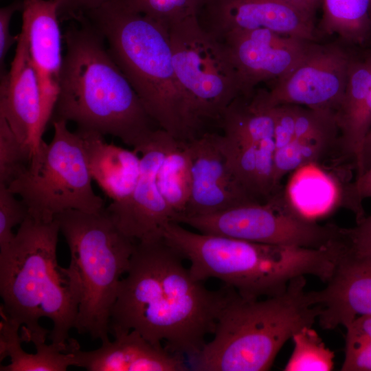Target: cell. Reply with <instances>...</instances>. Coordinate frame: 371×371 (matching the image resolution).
I'll use <instances>...</instances> for the list:
<instances>
[{
    "instance_id": "1",
    "label": "cell",
    "mask_w": 371,
    "mask_h": 371,
    "mask_svg": "<svg viewBox=\"0 0 371 371\" xmlns=\"http://www.w3.org/2000/svg\"><path fill=\"white\" fill-rule=\"evenodd\" d=\"M164 239L136 242L113 306L110 333L139 332L156 346L194 358L213 334L234 289H207Z\"/></svg>"
},
{
    "instance_id": "2",
    "label": "cell",
    "mask_w": 371,
    "mask_h": 371,
    "mask_svg": "<svg viewBox=\"0 0 371 371\" xmlns=\"http://www.w3.org/2000/svg\"><path fill=\"white\" fill-rule=\"evenodd\" d=\"M74 20L77 25L63 36L66 52L53 120L72 122L78 130L115 137L139 153L160 128L115 63L102 36L84 15Z\"/></svg>"
},
{
    "instance_id": "3",
    "label": "cell",
    "mask_w": 371,
    "mask_h": 371,
    "mask_svg": "<svg viewBox=\"0 0 371 371\" xmlns=\"http://www.w3.org/2000/svg\"><path fill=\"white\" fill-rule=\"evenodd\" d=\"M60 227L30 216L0 251L1 311L22 327V341L52 344L67 352L78 303L64 268L57 261Z\"/></svg>"
},
{
    "instance_id": "4",
    "label": "cell",
    "mask_w": 371,
    "mask_h": 371,
    "mask_svg": "<svg viewBox=\"0 0 371 371\" xmlns=\"http://www.w3.org/2000/svg\"><path fill=\"white\" fill-rule=\"evenodd\" d=\"M104 38L146 111L164 131L183 142L202 135L176 75L168 28L111 0L82 14Z\"/></svg>"
},
{
    "instance_id": "5",
    "label": "cell",
    "mask_w": 371,
    "mask_h": 371,
    "mask_svg": "<svg viewBox=\"0 0 371 371\" xmlns=\"http://www.w3.org/2000/svg\"><path fill=\"white\" fill-rule=\"evenodd\" d=\"M163 238L190 262L194 279L217 278L251 299L280 295L302 276L326 283L340 255L335 240L319 248L283 247L195 233L176 222L165 227Z\"/></svg>"
},
{
    "instance_id": "6",
    "label": "cell",
    "mask_w": 371,
    "mask_h": 371,
    "mask_svg": "<svg viewBox=\"0 0 371 371\" xmlns=\"http://www.w3.org/2000/svg\"><path fill=\"white\" fill-rule=\"evenodd\" d=\"M305 276L294 278L282 294L244 297L234 290L222 310L212 341L192 359L200 371L269 370L284 344L322 312L306 290Z\"/></svg>"
},
{
    "instance_id": "7",
    "label": "cell",
    "mask_w": 371,
    "mask_h": 371,
    "mask_svg": "<svg viewBox=\"0 0 371 371\" xmlns=\"http://www.w3.org/2000/svg\"><path fill=\"white\" fill-rule=\"evenodd\" d=\"M55 219L70 251L64 269L78 303L74 328L103 341L109 339L111 311L136 241L120 230L105 208L66 210Z\"/></svg>"
},
{
    "instance_id": "8",
    "label": "cell",
    "mask_w": 371,
    "mask_h": 371,
    "mask_svg": "<svg viewBox=\"0 0 371 371\" xmlns=\"http://www.w3.org/2000/svg\"><path fill=\"white\" fill-rule=\"evenodd\" d=\"M54 136L42 142L27 169L8 188L26 204L33 219L50 223L70 210L98 213L104 200L92 187L84 142L64 120H52Z\"/></svg>"
},
{
    "instance_id": "9",
    "label": "cell",
    "mask_w": 371,
    "mask_h": 371,
    "mask_svg": "<svg viewBox=\"0 0 371 371\" xmlns=\"http://www.w3.org/2000/svg\"><path fill=\"white\" fill-rule=\"evenodd\" d=\"M169 34L178 81L205 126L218 124L231 102L243 94L240 78L226 45L200 25L197 16L171 25Z\"/></svg>"
},
{
    "instance_id": "10",
    "label": "cell",
    "mask_w": 371,
    "mask_h": 371,
    "mask_svg": "<svg viewBox=\"0 0 371 371\" xmlns=\"http://www.w3.org/2000/svg\"><path fill=\"white\" fill-rule=\"evenodd\" d=\"M200 233L250 242L319 248L337 235L339 227L320 225L300 212L281 188L264 203H251L218 213L181 217L177 221Z\"/></svg>"
},
{
    "instance_id": "11",
    "label": "cell",
    "mask_w": 371,
    "mask_h": 371,
    "mask_svg": "<svg viewBox=\"0 0 371 371\" xmlns=\"http://www.w3.org/2000/svg\"><path fill=\"white\" fill-rule=\"evenodd\" d=\"M352 55L334 45H308L286 75L262 89L267 103L296 104L335 113L344 97Z\"/></svg>"
},
{
    "instance_id": "12",
    "label": "cell",
    "mask_w": 371,
    "mask_h": 371,
    "mask_svg": "<svg viewBox=\"0 0 371 371\" xmlns=\"http://www.w3.org/2000/svg\"><path fill=\"white\" fill-rule=\"evenodd\" d=\"M170 135L157 129L150 142L140 151L139 174L131 194L105 207L126 236L136 242L163 238L165 227L175 222V215L161 194L157 175Z\"/></svg>"
},
{
    "instance_id": "13",
    "label": "cell",
    "mask_w": 371,
    "mask_h": 371,
    "mask_svg": "<svg viewBox=\"0 0 371 371\" xmlns=\"http://www.w3.org/2000/svg\"><path fill=\"white\" fill-rule=\"evenodd\" d=\"M197 19L204 30L220 41L233 33L260 28L308 41L315 38L314 19L285 0H207Z\"/></svg>"
},
{
    "instance_id": "14",
    "label": "cell",
    "mask_w": 371,
    "mask_h": 371,
    "mask_svg": "<svg viewBox=\"0 0 371 371\" xmlns=\"http://www.w3.org/2000/svg\"><path fill=\"white\" fill-rule=\"evenodd\" d=\"M186 145L191 161L192 188L182 217L212 214L259 203L233 173L221 147L218 133L206 131Z\"/></svg>"
},
{
    "instance_id": "15",
    "label": "cell",
    "mask_w": 371,
    "mask_h": 371,
    "mask_svg": "<svg viewBox=\"0 0 371 371\" xmlns=\"http://www.w3.org/2000/svg\"><path fill=\"white\" fill-rule=\"evenodd\" d=\"M221 41L230 52L245 95L252 93L262 82L286 75L313 42L267 28L233 33Z\"/></svg>"
},
{
    "instance_id": "16",
    "label": "cell",
    "mask_w": 371,
    "mask_h": 371,
    "mask_svg": "<svg viewBox=\"0 0 371 371\" xmlns=\"http://www.w3.org/2000/svg\"><path fill=\"white\" fill-rule=\"evenodd\" d=\"M0 115L19 141L30 149L32 156L36 153L46 127L38 78L23 30L19 34L10 70L1 73Z\"/></svg>"
},
{
    "instance_id": "17",
    "label": "cell",
    "mask_w": 371,
    "mask_h": 371,
    "mask_svg": "<svg viewBox=\"0 0 371 371\" xmlns=\"http://www.w3.org/2000/svg\"><path fill=\"white\" fill-rule=\"evenodd\" d=\"M22 29L35 69L45 126L52 119L59 92L63 56L57 0H23Z\"/></svg>"
},
{
    "instance_id": "18",
    "label": "cell",
    "mask_w": 371,
    "mask_h": 371,
    "mask_svg": "<svg viewBox=\"0 0 371 371\" xmlns=\"http://www.w3.org/2000/svg\"><path fill=\"white\" fill-rule=\"evenodd\" d=\"M114 341H102L96 350L83 351L69 339L67 352L74 355L75 366L89 371H184L188 370L184 356L156 346L135 330L111 333Z\"/></svg>"
},
{
    "instance_id": "19",
    "label": "cell",
    "mask_w": 371,
    "mask_h": 371,
    "mask_svg": "<svg viewBox=\"0 0 371 371\" xmlns=\"http://www.w3.org/2000/svg\"><path fill=\"white\" fill-rule=\"evenodd\" d=\"M339 258L326 286L311 291L323 329L345 328L356 317L371 315V260L346 253L341 245Z\"/></svg>"
},
{
    "instance_id": "20",
    "label": "cell",
    "mask_w": 371,
    "mask_h": 371,
    "mask_svg": "<svg viewBox=\"0 0 371 371\" xmlns=\"http://www.w3.org/2000/svg\"><path fill=\"white\" fill-rule=\"evenodd\" d=\"M371 50L352 56L342 100L335 113L339 129L337 153L355 169L363 141L371 128L368 115Z\"/></svg>"
},
{
    "instance_id": "21",
    "label": "cell",
    "mask_w": 371,
    "mask_h": 371,
    "mask_svg": "<svg viewBox=\"0 0 371 371\" xmlns=\"http://www.w3.org/2000/svg\"><path fill=\"white\" fill-rule=\"evenodd\" d=\"M82 137L93 181L112 202H120L132 192L140 169L137 153L107 143L104 135L92 131H76Z\"/></svg>"
},
{
    "instance_id": "22",
    "label": "cell",
    "mask_w": 371,
    "mask_h": 371,
    "mask_svg": "<svg viewBox=\"0 0 371 371\" xmlns=\"http://www.w3.org/2000/svg\"><path fill=\"white\" fill-rule=\"evenodd\" d=\"M0 313V361L8 357L11 359L10 364L1 365V371H65L75 365L72 352H63L52 343L34 344V354L25 352L21 347L20 326L10 322L2 311Z\"/></svg>"
},
{
    "instance_id": "23",
    "label": "cell",
    "mask_w": 371,
    "mask_h": 371,
    "mask_svg": "<svg viewBox=\"0 0 371 371\" xmlns=\"http://www.w3.org/2000/svg\"><path fill=\"white\" fill-rule=\"evenodd\" d=\"M159 190L175 215H185L192 188L191 161L186 142L171 135L157 175Z\"/></svg>"
},
{
    "instance_id": "24",
    "label": "cell",
    "mask_w": 371,
    "mask_h": 371,
    "mask_svg": "<svg viewBox=\"0 0 371 371\" xmlns=\"http://www.w3.org/2000/svg\"><path fill=\"white\" fill-rule=\"evenodd\" d=\"M322 30L361 45L371 36V0H322Z\"/></svg>"
},
{
    "instance_id": "25",
    "label": "cell",
    "mask_w": 371,
    "mask_h": 371,
    "mask_svg": "<svg viewBox=\"0 0 371 371\" xmlns=\"http://www.w3.org/2000/svg\"><path fill=\"white\" fill-rule=\"evenodd\" d=\"M293 352L284 366L285 371H330L335 354L312 326H305L292 337Z\"/></svg>"
},
{
    "instance_id": "26",
    "label": "cell",
    "mask_w": 371,
    "mask_h": 371,
    "mask_svg": "<svg viewBox=\"0 0 371 371\" xmlns=\"http://www.w3.org/2000/svg\"><path fill=\"white\" fill-rule=\"evenodd\" d=\"M129 10L144 14L166 26L197 16L207 0H119Z\"/></svg>"
},
{
    "instance_id": "27",
    "label": "cell",
    "mask_w": 371,
    "mask_h": 371,
    "mask_svg": "<svg viewBox=\"0 0 371 371\" xmlns=\"http://www.w3.org/2000/svg\"><path fill=\"white\" fill-rule=\"evenodd\" d=\"M342 371H371V315L356 317L346 327Z\"/></svg>"
},
{
    "instance_id": "28",
    "label": "cell",
    "mask_w": 371,
    "mask_h": 371,
    "mask_svg": "<svg viewBox=\"0 0 371 371\" xmlns=\"http://www.w3.org/2000/svg\"><path fill=\"white\" fill-rule=\"evenodd\" d=\"M31 157L30 149L0 115V183L8 186L27 169Z\"/></svg>"
},
{
    "instance_id": "29",
    "label": "cell",
    "mask_w": 371,
    "mask_h": 371,
    "mask_svg": "<svg viewBox=\"0 0 371 371\" xmlns=\"http://www.w3.org/2000/svg\"><path fill=\"white\" fill-rule=\"evenodd\" d=\"M16 196L8 186L0 183V251L13 240V227L20 225L30 216L26 204Z\"/></svg>"
},
{
    "instance_id": "30",
    "label": "cell",
    "mask_w": 371,
    "mask_h": 371,
    "mask_svg": "<svg viewBox=\"0 0 371 371\" xmlns=\"http://www.w3.org/2000/svg\"><path fill=\"white\" fill-rule=\"evenodd\" d=\"M339 238L346 253L371 260V214L352 227H340Z\"/></svg>"
},
{
    "instance_id": "31",
    "label": "cell",
    "mask_w": 371,
    "mask_h": 371,
    "mask_svg": "<svg viewBox=\"0 0 371 371\" xmlns=\"http://www.w3.org/2000/svg\"><path fill=\"white\" fill-rule=\"evenodd\" d=\"M367 198H371V166L360 177L342 186L339 202L355 214L359 222L366 216L363 201Z\"/></svg>"
},
{
    "instance_id": "32",
    "label": "cell",
    "mask_w": 371,
    "mask_h": 371,
    "mask_svg": "<svg viewBox=\"0 0 371 371\" xmlns=\"http://www.w3.org/2000/svg\"><path fill=\"white\" fill-rule=\"evenodd\" d=\"M22 8L23 1H15L0 9V66L3 72L6 54L19 39V35L12 36L10 33V21L13 14Z\"/></svg>"
},
{
    "instance_id": "33",
    "label": "cell",
    "mask_w": 371,
    "mask_h": 371,
    "mask_svg": "<svg viewBox=\"0 0 371 371\" xmlns=\"http://www.w3.org/2000/svg\"><path fill=\"white\" fill-rule=\"evenodd\" d=\"M58 15L66 19H74L88 11L99 8L111 0H57Z\"/></svg>"
},
{
    "instance_id": "34",
    "label": "cell",
    "mask_w": 371,
    "mask_h": 371,
    "mask_svg": "<svg viewBox=\"0 0 371 371\" xmlns=\"http://www.w3.org/2000/svg\"><path fill=\"white\" fill-rule=\"evenodd\" d=\"M371 166V128L367 134L355 164L356 177H360ZM355 177V178H356Z\"/></svg>"
},
{
    "instance_id": "35",
    "label": "cell",
    "mask_w": 371,
    "mask_h": 371,
    "mask_svg": "<svg viewBox=\"0 0 371 371\" xmlns=\"http://www.w3.org/2000/svg\"><path fill=\"white\" fill-rule=\"evenodd\" d=\"M296 9L314 19L317 8L322 5V0H285Z\"/></svg>"
}]
</instances>
